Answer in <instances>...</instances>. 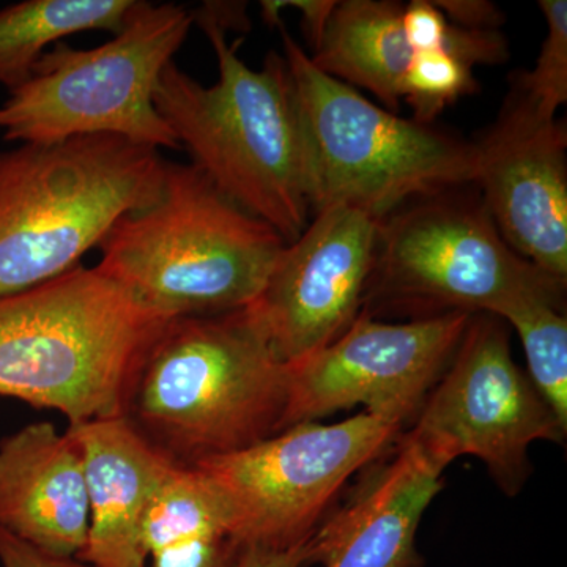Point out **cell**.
I'll return each mask as SVG.
<instances>
[{
    "instance_id": "3957f363",
    "label": "cell",
    "mask_w": 567,
    "mask_h": 567,
    "mask_svg": "<svg viewBox=\"0 0 567 567\" xmlns=\"http://www.w3.org/2000/svg\"><path fill=\"white\" fill-rule=\"evenodd\" d=\"M286 245L196 166L166 163L155 199L114 224L95 267L164 319L219 316L259 297Z\"/></svg>"
},
{
    "instance_id": "5b68a950",
    "label": "cell",
    "mask_w": 567,
    "mask_h": 567,
    "mask_svg": "<svg viewBox=\"0 0 567 567\" xmlns=\"http://www.w3.org/2000/svg\"><path fill=\"white\" fill-rule=\"evenodd\" d=\"M159 151L117 136L0 152V295L73 270L162 188Z\"/></svg>"
},
{
    "instance_id": "7a4b0ae2",
    "label": "cell",
    "mask_w": 567,
    "mask_h": 567,
    "mask_svg": "<svg viewBox=\"0 0 567 567\" xmlns=\"http://www.w3.org/2000/svg\"><path fill=\"white\" fill-rule=\"evenodd\" d=\"M289 383L249 308L185 317L145 354L122 416L175 464L193 466L278 434Z\"/></svg>"
},
{
    "instance_id": "ba28073f",
    "label": "cell",
    "mask_w": 567,
    "mask_h": 567,
    "mask_svg": "<svg viewBox=\"0 0 567 567\" xmlns=\"http://www.w3.org/2000/svg\"><path fill=\"white\" fill-rule=\"evenodd\" d=\"M565 286L506 244L476 186L466 185L417 197L380 219L365 293L436 316H495L514 298L561 295Z\"/></svg>"
},
{
    "instance_id": "8992f818",
    "label": "cell",
    "mask_w": 567,
    "mask_h": 567,
    "mask_svg": "<svg viewBox=\"0 0 567 567\" xmlns=\"http://www.w3.org/2000/svg\"><path fill=\"white\" fill-rule=\"evenodd\" d=\"M279 29L303 126L311 213L349 207L382 219L417 197L475 183L473 142L369 102L316 69Z\"/></svg>"
},
{
    "instance_id": "ac0fdd59",
    "label": "cell",
    "mask_w": 567,
    "mask_h": 567,
    "mask_svg": "<svg viewBox=\"0 0 567 567\" xmlns=\"http://www.w3.org/2000/svg\"><path fill=\"white\" fill-rule=\"evenodd\" d=\"M402 13L404 7L391 0L338 2L309 59L322 73L371 92L398 114L402 81L413 58Z\"/></svg>"
},
{
    "instance_id": "44dd1931",
    "label": "cell",
    "mask_w": 567,
    "mask_h": 567,
    "mask_svg": "<svg viewBox=\"0 0 567 567\" xmlns=\"http://www.w3.org/2000/svg\"><path fill=\"white\" fill-rule=\"evenodd\" d=\"M472 66L450 52H413L402 81V100L415 112V121L432 123L461 96L476 92Z\"/></svg>"
},
{
    "instance_id": "d4e9b609",
    "label": "cell",
    "mask_w": 567,
    "mask_h": 567,
    "mask_svg": "<svg viewBox=\"0 0 567 567\" xmlns=\"http://www.w3.org/2000/svg\"><path fill=\"white\" fill-rule=\"evenodd\" d=\"M450 24L473 31H498L505 22V14L488 0H435Z\"/></svg>"
},
{
    "instance_id": "6da1fadb",
    "label": "cell",
    "mask_w": 567,
    "mask_h": 567,
    "mask_svg": "<svg viewBox=\"0 0 567 567\" xmlns=\"http://www.w3.org/2000/svg\"><path fill=\"white\" fill-rule=\"evenodd\" d=\"M193 17L215 51L218 81L205 87L171 62L156 85V111L193 166L292 244L308 227L311 207L303 126L286 58L271 51L254 70L207 3Z\"/></svg>"
},
{
    "instance_id": "8fae6325",
    "label": "cell",
    "mask_w": 567,
    "mask_h": 567,
    "mask_svg": "<svg viewBox=\"0 0 567 567\" xmlns=\"http://www.w3.org/2000/svg\"><path fill=\"white\" fill-rule=\"evenodd\" d=\"M470 317L447 312L393 324L361 311L334 342L289 365L281 431L354 405L404 424L445 374Z\"/></svg>"
},
{
    "instance_id": "4316f807",
    "label": "cell",
    "mask_w": 567,
    "mask_h": 567,
    "mask_svg": "<svg viewBox=\"0 0 567 567\" xmlns=\"http://www.w3.org/2000/svg\"><path fill=\"white\" fill-rule=\"evenodd\" d=\"M308 558V543L289 550L246 547L240 567H305Z\"/></svg>"
},
{
    "instance_id": "7402d4cb",
    "label": "cell",
    "mask_w": 567,
    "mask_h": 567,
    "mask_svg": "<svg viewBox=\"0 0 567 567\" xmlns=\"http://www.w3.org/2000/svg\"><path fill=\"white\" fill-rule=\"evenodd\" d=\"M539 9L547 24L546 39L535 69L518 71L513 87L528 100L540 117L555 118L567 100V2L540 0Z\"/></svg>"
},
{
    "instance_id": "5bb4252c",
    "label": "cell",
    "mask_w": 567,
    "mask_h": 567,
    "mask_svg": "<svg viewBox=\"0 0 567 567\" xmlns=\"http://www.w3.org/2000/svg\"><path fill=\"white\" fill-rule=\"evenodd\" d=\"M84 462L87 544L80 561L92 567H140V543L153 499L175 464L125 416L70 424Z\"/></svg>"
},
{
    "instance_id": "603a6c76",
    "label": "cell",
    "mask_w": 567,
    "mask_h": 567,
    "mask_svg": "<svg viewBox=\"0 0 567 567\" xmlns=\"http://www.w3.org/2000/svg\"><path fill=\"white\" fill-rule=\"evenodd\" d=\"M402 24L413 52L447 51L453 24L429 0H413L404 7Z\"/></svg>"
},
{
    "instance_id": "9a60e30c",
    "label": "cell",
    "mask_w": 567,
    "mask_h": 567,
    "mask_svg": "<svg viewBox=\"0 0 567 567\" xmlns=\"http://www.w3.org/2000/svg\"><path fill=\"white\" fill-rule=\"evenodd\" d=\"M0 528L54 557H80L89 498L81 450L69 431L33 423L0 442Z\"/></svg>"
},
{
    "instance_id": "484cf974",
    "label": "cell",
    "mask_w": 567,
    "mask_h": 567,
    "mask_svg": "<svg viewBox=\"0 0 567 567\" xmlns=\"http://www.w3.org/2000/svg\"><path fill=\"white\" fill-rule=\"evenodd\" d=\"M0 565L2 567H92L78 558H61L24 543L0 528Z\"/></svg>"
},
{
    "instance_id": "9c48e42d",
    "label": "cell",
    "mask_w": 567,
    "mask_h": 567,
    "mask_svg": "<svg viewBox=\"0 0 567 567\" xmlns=\"http://www.w3.org/2000/svg\"><path fill=\"white\" fill-rule=\"evenodd\" d=\"M401 425L368 412L338 424L308 421L193 466L221 498L241 546L289 550L311 539L339 488Z\"/></svg>"
},
{
    "instance_id": "277c9868",
    "label": "cell",
    "mask_w": 567,
    "mask_h": 567,
    "mask_svg": "<svg viewBox=\"0 0 567 567\" xmlns=\"http://www.w3.org/2000/svg\"><path fill=\"white\" fill-rule=\"evenodd\" d=\"M169 322L96 267L0 295V395L58 410L70 424L122 415Z\"/></svg>"
},
{
    "instance_id": "4fadbf2b",
    "label": "cell",
    "mask_w": 567,
    "mask_h": 567,
    "mask_svg": "<svg viewBox=\"0 0 567 567\" xmlns=\"http://www.w3.org/2000/svg\"><path fill=\"white\" fill-rule=\"evenodd\" d=\"M475 147V183L507 245L567 281L566 122L544 118L513 87Z\"/></svg>"
},
{
    "instance_id": "52a82bcc",
    "label": "cell",
    "mask_w": 567,
    "mask_h": 567,
    "mask_svg": "<svg viewBox=\"0 0 567 567\" xmlns=\"http://www.w3.org/2000/svg\"><path fill=\"white\" fill-rule=\"evenodd\" d=\"M193 10L136 0L114 39L93 50L54 44L29 81L0 104V136L18 144H55L117 136L178 151L155 107V91L193 28Z\"/></svg>"
},
{
    "instance_id": "30bf717a",
    "label": "cell",
    "mask_w": 567,
    "mask_h": 567,
    "mask_svg": "<svg viewBox=\"0 0 567 567\" xmlns=\"http://www.w3.org/2000/svg\"><path fill=\"white\" fill-rule=\"evenodd\" d=\"M565 435L529 377L514 363L498 317L473 315L404 440L442 472L458 456H476L507 495H516L528 476L529 445L561 442Z\"/></svg>"
},
{
    "instance_id": "e0dca14e",
    "label": "cell",
    "mask_w": 567,
    "mask_h": 567,
    "mask_svg": "<svg viewBox=\"0 0 567 567\" xmlns=\"http://www.w3.org/2000/svg\"><path fill=\"white\" fill-rule=\"evenodd\" d=\"M244 554L210 481L175 466L145 517L140 567H240Z\"/></svg>"
},
{
    "instance_id": "d6986e66",
    "label": "cell",
    "mask_w": 567,
    "mask_h": 567,
    "mask_svg": "<svg viewBox=\"0 0 567 567\" xmlns=\"http://www.w3.org/2000/svg\"><path fill=\"white\" fill-rule=\"evenodd\" d=\"M136 0H25L0 10V84L11 92L32 76L41 55L66 37L117 33Z\"/></svg>"
},
{
    "instance_id": "cb8c5ba5",
    "label": "cell",
    "mask_w": 567,
    "mask_h": 567,
    "mask_svg": "<svg viewBox=\"0 0 567 567\" xmlns=\"http://www.w3.org/2000/svg\"><path fill=\"white\" fill-rule=\"evenodd\" d=\"M260 6H262L264 20L270 25H278L281 22L284 9L300 11L306 37L311 41L312 50H316L327 31L328 22L333 17L338 2L334 0H265Z\"/></svg>"
},
{
    "instance_id": "ffe728a7",
    "label": "cell",
    "mask_w": 567,
    "mask_h": 567,
    "mask_svg": "<svg viewBox=\"0 0 567 567\" xmlns=\"http://www.w3.org/2000/svg\"><path fill=\"white\" fill-rule=\"evenodd\" d=\"M559 306L561 295H522L503 305L495 317L517 331L529 380L567 431V320Z\"/></svg>"
},
{
    "instance_id": "7c38bea8",
    "label": "cell",
    "mask_w": 567,
    "mask_h": 567,
    "mask_svg": "<svg viewBox=\"0 0 567 567\" xmlns=\"http://www.w3.org/2000/svg\"><path fill=\"white\" fill-rule=\"evenodd\" d=\"M379 221L354 208H324L284 246L262 292L248 306L284 364L320 352L360 315Z\"/></svg>"
},
{
    "instance_id": "2e32d148",
    "label": "cell",
    "mask_w": 567,
    "mask_h": 567,
    "mask_svg": "<svg viewBox=\"0 0 567 567\" xmlns=\"http://www.w3.org/2000/svg\"><path fill=\"white\" fill-rule=\"evenodd\" d=\"M442 470L402 440L398 457L308 540L306 566L423 567L416 532Z\"/></svg>"
}]
</instances>
